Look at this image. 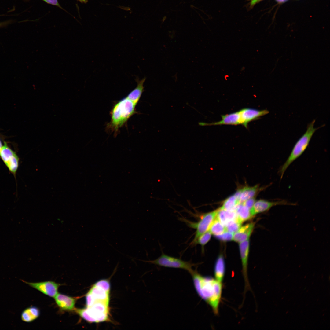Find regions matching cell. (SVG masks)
Returning <instances> with one entry per match:
<instances>
[{"label":"cell","instance_id":"obj_1","mask_svg":"<svg viewBox=\"0 0 330 330\" xmlns=\"http://www.w3.org/2000/svg\"><path fill=\"white\" fill-rule=\"evenodd\" d=\"M191 274L198 295L211 306L215 314L217 315L222 293V283L212 277L203 276L195 271Z\"/></svg>","mask_w":330,"mask_h":330},{"label":"cell","instance_id":"obj_2","mask_svg":"<svg viewBox=\"0 0 330 330\" xmlns=\"http://www.w3.org/2000/svg\"><path fill=\"white\" fill-rule=\"evenodd\" d=\"M136 105L127 97L115 103L110 112L111 120L107 125V130L117 135L119 128L137 113Z\"/></svg>","mask_w":330,"mask_h":330},{"label":"cell","instance_id":"obj_3","mask_svg":"<svg viewBox=\"0 0 330 330\" xmlns=\"http://www.w3.org/2000/svg\"><path fill=\"white\" fill-rule=\"evenodd\" d=\"M315 123L314 120L308 124L306 131L295 143L287 160L280 167L278 172L281 179L289 166L302 155L307 147L312 136L318 129L314 127Z\"/></svg>","mask_w":330,"mask_h":330},{"label":"cell","instance_id":"obj_4","mask_svg":"<svg viewBox=\"0 0 330 330\" xmlns=\"http://www.w3.org/2000/svg\"><path fill=\"white\" fill-rule=\"evenodd\" d=\"M109 303L103 301L95 302L89 307L77 309L76 312L90 323H99L110 321Z\"/></svg>","mask_w":330,"mask_h":330},{"label":"cell","instance_id":"obj_5","mask_svg":"<svg viewBox=\"0 0 330 330\" xmlns=\"http://www.w3.org/2000/svg\"><path fill=\"white\" fill-rule=\"evenodd\" d=\"M146 262L160 266L184 269L191 274L194 271L193 267L196 265L190 262L184 261L163 253L156 259Z\"/></svg>","mask_w":330,"mask_h":330},{"label":"cell","instance_id":"obj_6","mask_svg":"<svg viewBox=\"0 0 330 330\" xmlns=\"http://www.w3.org/2000/svg\"><path fill=\"white\" fill-rule=\"evenodd\" d=\"M218 209L214 211L203 214L197 222H192L187 220L186 222L190 227L196 229L194 237L192 242L194 244L198 238L208 231L215 218Z\"/></svg>","mask_w":330,"mask_h":330},{"label":"cell","instance_id":"obj_7","mask_svg":"<svg viewBox=\"0 0 330 330\" xmlns=\"http://www.w3.org/2000/svg\"><path fill=\"white\" fill-rule=\"evenodd\" d=\"M110 292L99 285L97 282L90 289L86 295V307L92 305L95 302L103 301L109 303Z\"/></svg>","mask_w":330,"mask_h":330},{"label":"cell","instance_id":"obj_8","mask_svg":"<svg viewBox=\"0 0 330 330\" xmlns=\"http://www.w3.org/2000/svg\"><path fill=\"white\" fill-rule=\"evenodd\" d=\"M0 157L9 171L15 176L19 165V158L15 153L4 142L0 151Z\"/></svg>","mask_w":330,"mask_h":330},{"label":"cell","instance_id":"obj_9","mask_svg":"<svg viewBox=\"0 0 330 330\" xmlns=\"http://www.w3.org/2000/svg\"><path fill=\"white\" fill-rule=\"evenodd\" d=\"M296 205L295 203L289 202L285 200L270 201L264 199H260L255 201L252 207L250 210V211L251 215L253 216L258 213L266 211L276 206Z\"/></svg>","mask_w":330,"mask_h":330},{"label":"cell","instance_id":"obj_10","mask_svg":"<svg viewBox=\"0 0 330 330\" xmlns=\"http://www.w3.org/2000/svg\"><path fill=\"white\" fill-rule=\"evenodd\" d=\"M239 111L240 116L241 124L246 128L249 122L258 119L269 112L266 109L260 110L251 108H244Z\"/></svg>","mask_w":330,"mask_h":330},{"label":"cell","instance_id":"obj_11","mask_svg":"<svg viewBox=\"0 0 330 330\" xmlns=\"http://www.w3.org/2000/svg\"><path fill=\"white\" fill-rule=\"evenodd\" d=\"M249 239L240 243L239 248L242 266V273L244 280V294L251 289L248 276V262L249 251Z\"/></svg>","mask_w":330,"mask_h":330},{"label":"cell","instance_id":"obj_12","mask_svg":"<svg viewBox=\"0 0 330 330\" xmlns=\"http://www.w3.org/2000/svg\"><path fill=\"white\" fill-rule=\"evenodd\" d=\"M31 287L40 291L49 296L54 297L57 294L59 284L52 281L32 283L22 280Z\"/></svg>","mask_w":330,"mask_h":330},{"label":"cell","instance_id":"obj_13","mask_svg":"<svg viewBox=\"0 0 330 330\" xmlns=\"http://www.w3.org/2000/svg\"><path fill=\"white\" fill-rule=\"evenodd\" d=\"M220 121L207 123L200 122L199 125L201 126L218 125H237L241 124L240 116L239 111L229 114L222 115Z\"/></svg>","mask_w":330,"mask_h":330},{"label":"cell","instance_id":"obj_14","mask_svg":"<svg viewBox=\"0 0 330 330\" xmlns=\"http://www.w3.org/2000/svg\"><path fill=\"white\" fill-rule=\"evenodd\" d=\"M266 187H260L259 185L253 186H246L240 189L234 194L237 197L239 202L242 203L251 198L255 197L260 191Z\"/></svg>","mask_w":330,"mask_h":330},{"label":"cell","instance_id":"obj_15","mask_svg":"<svg viewBox=\"0 0 330 330\" xmlns=\"http://www.w3.org/2000/svg\"><path fill=\"white\" fill-rule=\"evenodd\" d=\"M254 226V223L251 222L241 227L233 235V240L236 242L241 243L249 239Z\"/></svg>","mask_w":330,"mask_h":330},{"label":"cell","instance_id":"obj_16","mask_svg":"<svg viewBox=\"0 0 330 330\" xmlns=\"http://www.w3.org/2000/svg\"><path fill=\"white\" fill-rule=\"evenodd\" d=\"M146 79V78L145 77L142 79L140 80L139 78L137 76L135 79V81L137 83L136 87L126 97L136 105L138 103L142 93L144 91L143 85Z\"/></svg>","mask_w":330,"mask_h":330},{"label":"cell","instance_id":"obj_17","mask_svg":"<svg viewBox=\"0 0 330 330\" xmlns=\"http://www.w3.org/2000/svg\"><path fill=\"white\" fill-rule=\"evenodd\" d=\"M54 299L57 305L63 310H71L74 308L75 301L72 297L58 293Z\"/></svg>","mask_w":330,"mask_h":330},{"label":"cell","instance_id":"obj_18","mask_svg":"<svg viewBox=\"0 0 330 330\" xmlns=\"http://www.w3.org/2000/svg\"><path fill=\"white\" fill-rule=\"evenodd\" d=\"M225 264L223 256L220 255L215 263L214 267L215 278L218 281L222 283L225 273Z\"/></svg>","mask_w":330,"mask_h":330},{"label":"cell","instance_id":"obj_19","mask_svg":"<svg viewBox=\"0 0 330 330\" xmlns=\"http://www.w3.org/2000/svg\"><path fill=\"white\" fill-rule=\"evenodd\" d=\"M216 217L225 226L230 221L237 218L235 211H229L220 208L218 209Z\"/></svg>","mask_w":330,"mask_h":330},{"label":"cell","instance_id":"obj_20","mask_svg":"<svg viewBox=\"0 0 330 330\" xmlns=\"http://www.w3.org/2000/svg\"><path fill=\"white\" fill-rule=\"evenodd\" d=\"M39 309L35 306H31L25 309L22 312L21 317L23 321L30 322L37 319L39 316Z\"/></svg>","mask_w":330,"mask_h":330},{"label":"cell","instance_id":"obj_21","mask_svg":"<svg viewBox=\"0 0 330 330\" xmlns=\"http://www.w3.org/2000/svg\"><path fill=\"white\" fill-rule=\"evenodd\" d=\"M235 211L238 218L242 223L251 219L252 216L250 210L242 203L239 204L237 206Z\"/></svg>","mask_w":330,"mask_h":330},{"label":"cell","instance_id":"obj_22","mask_svg":"<svg viewBox=\"0 0 330 330\" xmlns=\"http://www.w3.org/2000/svg\"><path fill=\"white\" fill-rule=\"evenodd\" d=\"M239 203L237 197L234 194L226 199L220 208L229 211H235L237 206Z\"/></svg>","mask_w":330,"mask_h":330},{"label":"cell","instance_id":"obj_23","mask_svg":"<svg viewBox=\"0 0 330 330\" xmlns=\"http://www.w3.org/2000/svg\"><path fill=\"white\" fill-rule=\"evenodd\" d=\"M209 230L215 235L221 234L226 231L224 226L216 217L211 224Z\"/></svg>","mask_w":330,"mask_h":330},{"label":"cell","instance_id":"obj_24","mask_svg":"<svg viewBox=\"0 0 330 330\" xmlns=\"http://www.w3.org/2000/svg\"><path fill=\"white\" fill-rule=\"evenodd\" d=\"M242 222L238 218L230 221L226 226V231L232 233L237 232L241 227Z\"/></svg>","mask_w":330,"mask_h":330},{"label":"cell","instance_id":"obj_25","mask_svg":"<svg viewBox=\"0 0 330 330\" xmlns=\"http://www.w3.org/2000/svg\"><path fill=\"white\" fill-rule=\"evenodd\" d=\"M211 234V232L208 230L200 235L198 238L193 245L199 244L201 245L202 247H203L210 240Z\"/></svg>","mask_w":330,"mask_h":330},{"label":"cell","instance_id":"obj_26","mask_svg":"<svg viewBox=\"0 0 330 330\" xmlns=\"http://www.w3.org/2000/svg\"><path fill=\"white\" fill-rule=\"evenodd\" d=\"M233 233L227 231L218 235H215L217 239L223 241H231L233 240Z\"/></svg>","mask_w":330,"mask_h":330},{"label":"cell","instance_id":"obj_27","mask_svg":"<svg viewBox=\"0 0 330 330\" xmlns=\"http://www.w3.org/2000/svg\"><path fill=\"white\" fill-rule=\"evenodd\" d=\"M255 201V198L254 197L248 199L242 203L250 210L253 205Z\"/></svg>","mask_w":330,"mask_h":330},{"label":"cell","instance_id":"obj_28","mask_svg":"<svg viewBox=\"0 0 330 330\" xmlns=\"http://www.w3.org/2000/svg\"><path fill=\"white\" fill-rule=\"evenodd\" d=\"M46 3L53 5L57 6L63 9L59 4L57 0H42Z\"/></svg>","mask_w":330,"mask_h":330},{"label":"cell","instance_id":"obj_29","mask_svg":"<svg viewBox=\"0 0 330 330\" xmlns=\"http://www.w3.org/2000/svg\"><path fill=\"white\" fill-rule=\"evenodd\" d=\"M263 0H250V7H253L256 4Z\"/></svg>","mask_w":330,"mask_h":330},{"label":"cell","instance_id":"obj_30","mask_svg":"<svg viewBox=\"0 0 330 330\" xmlns=\"http://www.w3.org/2000/svg\"><path fill=\"white\" fill-rule=\"evenodd\" d=\"M276 0V1H277L278 2L282 3V2H285L287 0Z\"/></svg>","mask_w":330,"mask_h":330},{"label":"cell","instance_id":"obj_31","mask_svg":"<svg viewBox=\"0 0 330 330\" xmlns=\"http://www.w3.org/2000/svg\"><path fill=\"white\" fill-rule=\"evenodd\" d=\"M78 0L79 1L81 2H82V3H86L87 1V0Z\"/></svg>","mask_w":330,"mask_h":330},{"label":"cell","instance_id":"obj_32","mask_svg":"<svg viewBox=\"0 0 330 330\" xmlns=\"http://www.w3.org/2000/svg\"><path fill=\"white\" fill-rule=\"evenodd\" d=\"M2 145H2V142H1V140H0V150H1V149L2 148Z\"/></svg>","mask_w":330,"mask_h":330},{"label":"cell","instance_id":"obj_33","mask_svg":"<svg viewBox=\"0 0 330 330\" xmlns=\"http://www.w3.org/2000/svg\"><path fill=\"white\" fill-rule=\"evenodd\" d=\"M5 24H3L2 23H0V27H2L3 25H5Z\"/></svg>","mask_w":330,"mask_h":330}]
</instances>
